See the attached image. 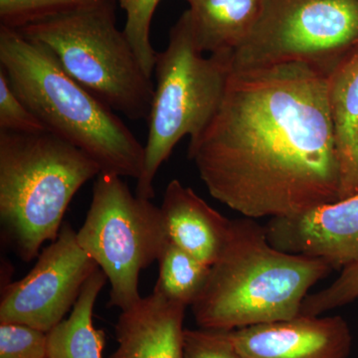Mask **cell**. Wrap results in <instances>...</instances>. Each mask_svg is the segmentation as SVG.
I'll list each match as a JSON object with an SVG mask.
<instances>
[{
    "mask_svg": "<svg viewBox=\"0 0 358 358\" xmlns=\"http://www.w3.org/2000/svg\"><path fill=\"white\" fill-rule=\"evenodd\" d=\"M188 159L209 194L244 217H294L338 201L327 77L303 63L232 70Z\"/></svg>",
    "mask_w": 358,
    "mask_h": 358,
    "instance_id": "cell-1",
    "label": "cell"
},
{
    "mask_svg": "<svg viewBox=\"0 0 358 358\" xmlns=\"http://www.w3.org/2000/svg\"><path fill=\"white\" fill-rule=\"evenodd\" d=\"M324 259L275 248L265 225L232 220L222 254L192 303L200 329L230 331L300 315L308 289L333 272Z\"/></svg>",
    "mask_w": 358,
    "mask_h": 358,
    "instance_id": "cell-2",
    "label": "cell"
},
{
    "mask_svg": "<svg viewBox=\"0 0 358 358\" xmlns=\"http://www.w3.org/2000/svg\"><path fill=\"white\" fill-rule=\"evenodd\" d=\"M0 69L45 129L86 152L101 173L140 178L145 145L114 110L72 79L46 47L1 25Z\"/></svg>",
    "mask_w": 358,
    "mask_h": 358,
    "instance_id": "cell-3",
    "label": "cell"
},
{
    "mask_svg": "<svg viewBox=\"0 0 358 358\" xmlns=\"http://www.w3.org/2000/svg\"><path fill=\"white\" fill-rule=\"evenodd\" d=\"M100 166L48 131H0V220L4 239L24 262L57 239L71 200Z\"/></svg>",
    "mask_w": 358,
    "mask_h": 358,
    "instance_id": "cell-4",
    "label": "cell"
},
{
    "mask_svg": "<svg viewBox=\"0 0 358 358\" xmlns=\"http://www.w3.org/2000/svg\"><path fill=\"white\" fill-rule=\"evenodd\" d=\"M43 45L75 81L134 121L148 120L155 84L124 31L112 0L37 18L18 28Z\"/></svg>",
    "mask_w": 358,
    "mask_h": 358,
    "instance_id": "cell-5",
    "label": "cell"
},
{
    "mask_svg": "<svg viewBox=\"0 0 358 358\" xmlns=\"http://www.w3.org/2000/svg\"><path fill=\"white\" fill-rule=\"evenodd\" d=\"M232 54L204 56L187 11L169 32V44L157 52L152 109L145 162L136 179V194L155 197L154 181L159 167L185 136L190 141L203 133L216 115L232 73Z\"/></svg>",
    "mask_w": 358,
    "mask_h": 358,
    "instance_id": "cell-6",
    "label": "cell"
},
{
    "mask_svg": "<svg viewBox=\"0 0 358 358\" xmlns=\"http://www.w3.org/2000/svg\"><path fill=\"white\" fill-rule=\"evenodd\" d=\"M358 52V0H263L232 69L303 63L329 77Z\"/></svg>",
    "mask_w": 358,
    "mask_h": 358,
    "instance_id": "cell-7",
    "label": "cell"
},
{
    "mask_svg": "<svg viewBox=\"0 0 358 358\" xmlns=\"http://www.w3.org/2000/svg\"><path fill=\"white\" fill-rule=\"evenodd\" d=\"M77 241L107 275L108 306L121 310L140 301L141 272L159 260L169 242L160 207L134 195L121 176L103 173Z\"/></svg>",
    "mask_w": 358,
    "mask_h": 358,
    "instance_id": "cell-8",
    "label": "cell"
},
{
    "mask_svg": "<svg viewBox=\"0 0 358 358\" xmlns=\"http://www.w3.org/2000/svg\"><path fill=\"white\" fill-rule=\"evenodd\" d=\"M98 264L81 248L77 232L62 224L57 239L42 251L29 274L4 288L0 324H18L47 334L74 307Z\"/></svg>",
    "mask_w": 358,
    "mask_h": 358,
    "instance_id": "cell-9",
    "label": "cell"
},
{
    "mask_svg": "<svg viewBox=\"0 0 358 358\" xmlns=\"http://www.w3.org/2000/svg\"><path fill=\"white\" fill-rule=\"evenodd\" d=\"M275 248L326 260L334 270L358 264V193L294 217L265 225Z\"/></svg>",
    "mask_w": 358,
    "mask_h": 358,
    "instance_id": "cell-10",
    "label": "cell"
},
{
    "mask_svg": "<svg viewBox=\"0 0 358 358\" xmlns=\"http://www.w3.org/2000/svg\"><path fill=\"white\" fill-rule=\"evenodd\" d=\"M227 334L247 358H348L352 343L350 327L339 315H300Z\"/></svg>",
    "mask_w": 358,
    "mask_h": 358,
    "instance_id": "cell-11",
    "label": "cell"
},
{
    "mask_svg": "<svg viewBox=\"0 0 358 358\" xmlns=\"http://www.w3.org/2000/svg\"><path fill=\"white\" fill-rule=\"evenodd\" d=\"M186 308L155 292L141 298L122 310L115 326L117 348L110 358H185Z\"/></svg>",
    "mask_w": 358,
    "mask_h": 358,
    "instance_id": "cell-12",
    "label": "cell"
},
{
    "mask_svg": "<svg viewBox=\"0 0 358 358\" xmlns=\"http://www.w3.org/2000/svg\"><path fill=\"white\" fill-rule=\"evenodd\" d=\"M160 211L171 243L206 265L218 260L229 239L232 220L178 179L167 185Z\"/></svg>",
    "mask_w": 358,
    "mask_h": 358,
    "instance_id": "cell-13",
    "label": "cell"
},
{
    "mask_svg": "<svg viewBox=\"0 0 358 358\" xmlns=\"http://www.w3.org/2000/svg\"><path fill=\"white\" fill-rule=\"evenodd\" d=\"M327 100L343 200L358 193V52L327 77Z\"/></svg>",
    "mask_w": 358,
    "mask_h": 358,
    "instance_id": "cell-14",
    "label": "cell"
},
{
    "mask_svg": "<svg viewBox=\"0 0 358 358\" xmlns=\"http://www.w3.org/2000/svg\"><path fill=\"white\" fill-rule=\"evenodd\" d=\"M200 50L234 53L248 37L263 0H185Z\"/></svg>",
    "mask_w": 358,
    "mask_h": 358,
    "instance_id": "cell-15",
    "label": "cell"
},
{
    "mask_svg": "<svg viewBox=\"0 0 358 358\" xmlns=\"http://www.w3.org/2000/svg\"><path fill=\"white\" fill-rule=\"evenodd\" d=\"M107 280L100 268L87 280L69 317L47 333V358H103L106 334L94 326L93 312Z\"/></svg>",
    "mask_w": 358,
    "mask_h": 358,
    "instance_id": "cell-16",
    "label": "cell"
},
{
    "mask_svg": "<svg viewBox=\"0 0 358 358\" xmlns=\"http://www.w3.org/2000/svg\"><path fill=\"white\" fill-rule=\"evenodd\" d=\"M157 262L159 275L155 293L185 307L192 306L206 285L211 266L197 260L171 242L162 250Z\"/></svg>",
    "mask_w": 358,
    "mask_h": 358,
    "instance_id": "cell-17",
    "label": "cell"
},
{
    "mask_svg": "<svg viewBox=\"0 0 358 358\" xmlns=\"http://www.w3.org/2000/svg\"><path fill=\"white\" fill-rule=\"evenodd\" d=\"M127 14L124 31L148 76L154 73L157 52L150 42V25L160 0H117Z\"/></svg>",
    "mask_w": 358,
    "mask_h": 358,
    "instance_id": "cell-18",
    "label": "cell"
},
{
    "mask_svg": "<svg viewBox=\"0 0 358 358\" xmlns=\"http://www.w3.org/2000/svg\"><path fill=\"white\" fill-rule=\"evenodd\" d=\"M358 298V264L343 268L341 274L327 289L308 294L301 303V315L320 317Z\"/></svg>",
    "mask_w": 358,
    "mask_h": 358,
    "instance_id": "cell-19",
    "label": "cell"
},
{
    "mask_svg": "<svg viewBox=\"0 0 358 358\" xmlns=\"http://www.w3.org/2000/svg\"><path fill=\"white\" fill-rule=\"evenodd\" d=\"M98 1L101 0H0L1 25L18 29L26 23L49 14Z\"/></svg>",
    "mask_w": 358,
    "mask_h": 358,
    "instance_id": "cell-20",
    "label": "cell"
},
{
    "mask_svg": "<svg viewBox=\"0 0 358 358\" xmlns=\"http://www.w3.org/2000/svg\"><path fill=\"white\" fill-rule=\"evenodd\" d=\"M0 358H47V334L18 324H0Z\"/></svg>",
    "mask_w": 358,
    "mask_h": 358,
    "instance_id": "cell-21",
    "label": "cell"
},
{
    "mask_svg": "<svg viewBox=\"0 0 358 358\" xmlns=\"http://www.w3.org/2000/svg\"><path fill=\"white\" fill-rule=\"evenodd\" d=\"M0 131L38 133L47 131L29 108L11 88L6 73L0 69Z\"/></svg>",
    "mask_w": 358,
    "mask_h": 358,
    "instance_id": "cell-22",
    "label": "cell"
},
{
    "mask_svg": "<svg viewBox=\"0 0 358 358\" xmlns=\"http://www.w3.org/2000/svg\"><path fill=\"white\" fill-rule=\"evenodd\" d=\"M185 358H247L228 336L227 331L209 329H185Z\"/></svg>",
    "mask_w": 358,
    "mask_h": 358,
    "instance_id": "cell-23",
    "label": "cell"
}]
</instances>
